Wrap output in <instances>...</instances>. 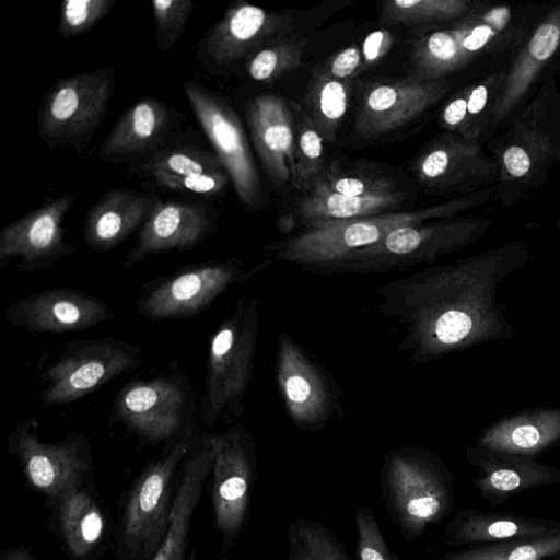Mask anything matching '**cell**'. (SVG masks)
<instances>
[{"label":"cell","instance_id":"1","mask_svg":"<svg viewBox=\"0 0 560 560\" xmlns=\"http://www.w3.org/2000/svg\"><path fill=\"white\" fill-rule=\"evenodd\" d=\"M530 258L514 240L456 261L430 265L381 283L373 311L394 323L398 350L427 364L482 343L512 339L516 328L498 300L499 287Z\"/></svg>","mask_w":560,"mask_h":560},{"label":"cell","instance_id":"2","mask_svg":"<svg viewBox=\"0 0 560 560\" xmlns=\"http://www.w3.org/2000/svg\"><path fill=\"white\" fill-rule=\"evenodd\" d=\"M546 3L479 1L464 18L427 30L411 46V77L444 80L478 61H509L514 48Z\"/></svg>","mask_w":560,"mask_h":560},{"label":"cell","instance_id":"3","mask_svg":"<svg viewBox=\"0 0 560 560\" xmlns=\"http://www.w3.org/2000/svg\"><path fill=\"white\" fill-rule=\"evenodd\" d=\"M552 71L485 144L498 167L494 198L512 207L540 189L560 161V89Z\"/></svg>","mask_w":560,"mask_h":560},{"label":"cell","instance_id":"4","mask_svg":"<svg viewBox=\"0 0 560 560\" xmlns=\"http://www.w3.org/2000/svg\"><path fill=\"white\" fill-rule=\"evenodd\" d=\"M495 194V186L451 198L442 203L415 210L390 211L357 219L306 226L265 246L280 261L293 264L310 273L329 275L339 262L381 242L396 229L431 220L460 215L483 206Z\"/></svg>","mask_w":560,"mask_h":560},{"label":"cell","instance_id":"5","mask_svg":"<svg viewBox=\"0 0 560 560\" xmlns=\"http://www.w3.org/2000/svg\"><path fill=\"white\" fill-rule=\"evenodd\" d=\"M259 332V299L241 295L230 316L212 334L199 400V423L210 430L218 422L231 425L245 411L253 380Z\"/></svg>","mask_w":560,"mask_h":560},{"label":"cell","instance_id":"6","mask_svg":"<svg viewBox=\"0 0 560 560\" xmlns=\"http://www.w3.org/2000/svg\"><path fill=\"white\" fill-rule=\"evenodd\" d=\"M380 492L401 535L408 541H416L430 526L452 513L455 478L431 450L405 446L384 457Z\"/></svg>","mask_w":560,"mask_h":560},{"label":"cell","instance_id":"7","mask_svg":"<svg viewBox=\"0 0 560 560\" xmlns=\"http://www.w3.org/2000/svg\"><path fill=\"white\" fill-rule=\"evenodd\" d=\"M198 434L164 447L125 494L114 529L116 560H151L156 552L170 525L182 465Z\"/></svg>","mask_w":560,"mask_h":560},{"label":"cell","instance_id":"8","mask_svg":"<svg viewBox=\"0 0 560 560\" xmlns=\"http://www.w3.org/2000/svg\"><path fill=\"white\" fill-rule=\"evenodd\" d=\"M110 419L141 442L165 447L200 432L196 392L179 368L125 384L115 397Z\"/></svg>","mask_w":560,"mask_h":560},{"label":"cell","instance_id":"9","mask_svg":"<svg viewBox=\"0 0 560 560\" xmlns=\"http://www.w3.org/2000/svg\"><path fill=\"white\" fill-rule=\"evenodd\" d=\"M492 226L480 215H455L394 230L373 246L355 252L329 275H372L407 271L435 262L479 238Z\"/></svg>","mask_w":560,"mask_h":560},{"label":"cell","instance_id":"10","mask_svg":"<svg viewBox=\"0 0 560 560\" xmlns=\"http://www.w3.org/2000/svg\"><path fill=\"white\" fill-rule=\"evenodd\" d=\"M115 69L110 66L57 81L45 94L37 130L49 149L81 152L97 130L113 96Z\"/></svg>","mask_w":560,"mask_h":560},{"label":"cell","instance_id":"11","mask_svg":"<svg viewBox=\"0 0 560 560\" xmlns=\"http://www.w3.org/2000/svg\"><path fill=\"white\" fill-rule=\"evenodd\" d=\"M38 421L19 422L7 436L8 451L19 460L27 486L50 504L65 493L93 482L94 465L84 432L72 430L58 442L42 441Z\"/></svg>","mask_w":560,"mask_h":560},{"label":"cell","instance_id":"12","mask_svg":"<svg viewBox=\"0 0 560 560\" xmlns=\"http://www.w3.org/2000/svg\"><path fill=\"white\" fill-rule=\"evenodd\" d=\"M142 362V349L118 338L67 341L42 373L39 400L45 407L73 402Z\"/></svg>","mask_w":560,"mask_h":560},{"label":"cell","instance_id":"13","mask_svg":"<svg viewBox=\"0 0 560 560\" xmlns=\"http://www.w3.org/2000/svg\"><path fill=\"white\" fill-rule=\"evenodd\" d=\"M275 380L292 423L318 433L331 420L345 418L343 392L330 371L289 332L277 339Z\"/></svg>","mask_w":560,"mask_h":560},{"label":"cell","instance_id":"14","mask_svg":"<svg viewBox=\"0 0 560 560\" xmlns=\"http://www.w3.org/2000/svg\"><path fill=\"white\" fill-rule=\"evenodd\" d=\"M256 471L255 441L244 423L237 421L224 432H215L211 503L222 555L232 550L246 524Z\"/></svg>","mask_w":560,"mask_h":560},{"label":"cell","instance_id":"15","mask_svg":"<svg viewBox=\"0 0 560 560\" xmlns=\"http://www.w3.org/2000/svg\"><path fill=\"white\" fill-rule=\"evenodd\" d=\"M184 92L238 201L248 211L257 210L262 198L261 179L237 114L221 95L198 81H187Z\"/></svg>","mask_w":560,"mask_h":560},{"label":"cell","instance_id":"16","mask_svg":"<svg viewBox=\"0 0 560 560\" xmlns=\"http://www.w3.org/2000/svg\"><path fill=\"white\" fill-rule=\"evenodd\" d=\"M559 66L560 1H556L548 2L511 54L487 141L508 125L548 74L559 70Z\"/></svg>","mask_w":560,"mask_h":560},{"label":"cell","instance_id":"17","mask_svg":"<svg viewBox=\"0 0 560 560\" xmlns=\"http://www.w3.org/2000/svg\"><path fill=\"white\" fill-rule=\"evenodd\" d=\"M266 264L261 265L265 266ZM245 270V260H207L185 266L145 285L137 312L150 319L186 318L212 304L229 287L259 270Z\"/></svg>","mask_w":560,"mask_h":560},{"label":"cell","instance_id":"18","mask_svg":"<svg viewBox=\"0 0 560 560\" xmlns=\"http://www.w3.org/2000/svg\"><path fill=\"white\" fill-rule=\"evenodd\" d=\"M420 188L435 196L460 197L498 182V167L482 143L441 131L428 142L411 165Z\"/></svg>","mask_w":560,"mask_h":560},{"label":"cell","instance_id":"19","mask_svg":"<svg viewBox=\"0 0 560 560\" xmlns=\"http://www.w3.org/2000/svg\"><path fill=\"white\" fill-rule=\"evenodd\" d=\"M75 199L52 198L0 230V269L19 259L18 270L34 273L73 255L63 221Z\"/></svg>","mask_w":560,"mask_h":560},{"label":"cell","instance_id":"20","mask_svg":"<svg viewBox=\"0 0 560 560\" xmlns=\"http://www.w3.org/2000/svg\"><path fill=\"white\" fill-rule=\"evenodd\" d=\"M444 80H378L362 93L353 124L354 133L371 140L407 127L435 106L448 92Z\"/></svg>","mask_w":560,"mask_h":560},{"label":"cell","instance_id":"21","mask_svg":"<svg viewBox=\"0 0 560 560\" xmlns=\"http://www.w3.org/2000/svg\"><path fill=\"white\" fill-rule=\"evenodd\" d=\"M180 113L153 96L136 101L116 121L98 150L110 164L139 163L182 142Z\"/></svg>","mask_w":560,"mask_h":560},{"label":"cell","instance_id":"22","mask_svg":"<svg viewBox=\"0 0 560 560\" xmlns=\"http://www.w3.org/2000/svg\"><path fill=\"white\" fill-rule=\"evenodd\" d=\"M287 14L272 13L240 1L214 23L198 43L197 56L212 74L226 73L240 61L253 56L265 42L291 27Z\"/></svg>","mask_w":560,"mask_h":560},{"label":"cell","instance_id":"23","mask_svg":"<svg viewBox=\"0 0 560 560\" xmlns=\"http://www.w3.org/2000/svg\"><path fill=\"white\" fill-rule=\"evenodd\" d=\"M12 326L32 332L63 334L86 330L115 317L102 299L72 288L32 293L4 308Z\"/></svg>","mask_w":560,"mask_h":560},{"label":"cell","instance_id":"24","mask_svg":"<svg viewBox=\"0 0 560 560\" xmlns=\"http://www.w3.org/2000/svg\"><path fill=\"white\" fill-rule=\"evenodd\" d=\"M218 214L202 203L159 200L152 214L138 231L135 245L122 266L128 268L145 258L168 250L195 249L217 226Z\"/></svg>","mask_w":560,"mask_h":560},{"label":"cell","instance_id":"25","mask_svg":"<svg viewBox=\"0 0 560 560\" xmlns=\"http://www.w3.org/2000/svg\"><path fill=\"white\" fill-rule=\"evenodd\" d=\"M215 455V432L201 431L187 454L178 476L170 525L151 560H195L188 551L189 529Z\"/></svg>","mask_w":560,"mask_h":560},{"label":"cell","instance_id":"26","mask_svg":"<svg viewBox=\"0 0 560 560\" xmlns=\"http://www.w3.org/2000/svg\"><path fill=\"white\" fill-rule=\"evenodd\" d=\"M246 119L254 149L264 172L276 186H295L294 125L289 101L262 94L246 106Z\"/></svg>","mask_w":560,"mask_h":560},{"label":"cell","instance_id":"27","mask_svg":"<svg viewBox=\"0 0 560 560\" xmlns=\"http://www.w3.org/2000/svg\"><path fill=\"white\" fill-rule=\"evenodd\" d=\"M466 459L477 470L472 480L477 492L491 508L503 504L520 492L560 483V468L533 457L475 444L466 448Z\"/></svg>","mask_w":560,"mask_h":560},{"label":"cell","instance_id":"28","mask_svg":"<svg viewBox=\"0 0 560 560\" xmlns=\"http://www.w3.org/2000/svg\"><path fill=\"white\" fill-rule=\"evenodd\" d=\"M48 505L52 528L69 558L93 560L105 550L113 527L93 482L65 493Z\"/></svg>","mask_w":560,"mask_h":560},{"label":"cell","instance_id":"29","mask_svg":"<svg viewBox=\"0 0 560 560\" xmlns=\"http://www.w3.org/2000/svg\"><path fill=\"white\" fill-rule=\"evenodd\" d=\"M160 198L155 194L114 188L90 208L83 224V241L96 253L119 246L152 214Z\"/></svg>","mask_w":560,"mask_h":560},{"label":"cell","instance_id":"30","mask_svg":"<svg viewBox=\"0 0 560 560\" xmlns=\"http://www.w3.org/2000/svg\"><path fill=\"white\" fill-rule=\"evenodd\" d=\"M560 533V521L467 508L458 511L443 533L448 547H474L502 540Z\"/></svg>","mask_w":560,"mask_h":560},{"label":"cell","instance_id":"31","mask_svg":"<svg viewBox=\"0 0 560 560\" xmlns=\"http://www.w3.org/2000/svg\"><path fill=\"white\" fill-rule=\"evenodd\" d=\"M560 443V407L528 408L506 415L479 434L476 445L535 458Z\"/></svg>","mask_w":560,"mask_h":560},{"label":"cell","instance_id":"32","mask_svg":"<svg viewBox=\"0 0 560 560\" xmlns=\"http://www.w3.org/2000/svg\"><path fill=\"white\" fill-rule=\"evenodd\" d=\"M406 201L407 194L401 189L378 196L347 197L315 183L312 188L302 194L290 214L282 219L280 225L284 232H291L296 226L299 228L296 231H299L324 222L397 211Z\"/></svg>","mask_w":560,"mask_h":560},{"label":"cell","instance_id":"33","mask_svg":"<svg viewBox=\"0 0 560 560\" xmlns=\"http://www.w3.org/2000/svg\"><path fill=\"white\" fill-rule=\"evenodd\" d=\"M504 81L505 69L502 68L464 85L443 104L439 115L441 131L486 143Z\"/></svg>","mask_w":560,"mask_h":560},{"label":"cell","instance_id":"34","mask_svg":"<svg viewBox=\"0 0 560 560\" xmlns=\"http://www.w3.org/2000/svg\"><path fill=\"white\" fill-rule=\"evenodd\" d=\"M350 98L348 81L334 79L322 69L311 79L302 107L324 141L334 142Z\"/></svg>","mask_w":560,"mask_h":560},{"label":"cell","instance_id":"35","mask_svg":"<svg viewBox=\"0 0 560 560\" xmlns=\"http://www.w3.org/2000/svg\"><path fill=\"white\" fill-rule=\"evenodd\" d=\"M128 171L147 179L158 175L186 177L225 172L215 153L182 142L128 166Z\"/></svg>","mask_w":560,"mask_h":560},{"label":"cell","instance_id":"36","mask_svg":"<svg viewBox=\"0 0 560 560\" xmlns=\"http://www.w3.org/2000/svg\"><path fill=\"white\" fill-rule=\"evenodd\" d=\"M475 0H387L382 2V19L407 26L436 28L470 13Z\"/></svg>","mask_w":560,"mask_h":560},{"label":"cell","instance_id":"37","mask_svg":"<svg viewBox=\"0 0 560 560\" xmlns=\"http://www.w3.org/2000/svg\"><path fill=\"white\" fill-rule=\"evenodd\" d=\"M436 560H560V533L460 548Z\"/></svg>","mask_w":560,"mask_h":560},{"label":"cell","instance_id":"38","mask_svg":"<svg viewBox=\"0 0 560 560\" xmlns=\"http://www.w3.org/2000/svg\"><path fill=\"white\" fill-rule=\"evenodd\" d=\"M294 125L295 188L305 192L319 179L324 168V139L301 104L289 101Z\"/></svg>","mask_w":560,"mask_h":560},{"label":"cell","instance_id":"39","mask_svg":"<svg viewBox=\"0 0 560 560\" xmlns=\"http://www.w3.org/2000/svg\"><path fill=\"white\" fill-rule=\"evenodd\" d=\"M287 538L288 560H351L336 534L314 520H294Z\"/></svg>","mask_w":560,"mask_h":560},{"label":"cell","instance_id":"40","mask_svg":"<svg viewBox=\"0 0 560 560\" xmlns=\"http://www.w3.org/2000/svg\"><path fill=\"white\" fill-rule=\"evenodd\" d=\"M307 45L302 37H285L259 49L247 61L250 78L258 82H270L302 65Z\"/></svg>","mask_w":560,"mask_h":560},{"label":"cell","instance_id":"41","mask_svg":"<svg viewBox=\"0 0 560 560\" xmlns=\"http://www.w3.org/2000/svg\"><path fill=\"white\" fill-rule=\"evenodd\" d=\"M328 190L347 197L378 196L400 190L388 176L370 172H338L334 167L325 170L316 182Z\"/></svg>","mask_w":560,"mask_h":560},{"label":"cell","instance_id":"42","mask_svg":"<svg viewBox=\"0 0 560 560\" xmlns=\"http://www.w3.org/2000/svg\"><path fill=\"white\" fill-rule=\"evenodd\" d=\"M156 31V45L164 52L184 36L194 11V0H155L151 3Z\"/></svg>","mask_w":560,"mask_h":560},{"label":"cell","instance_id":"43","mask_svg":"<svg viewBox=\"0 0 560 560\" xmlns=\"http://www.w3.org/2000/svg\"><path fill=\"white\" fill-rule=\"evenodd\" d=\"M115 0H66L60 4L57 25L63 38L79 36L103 20L112 10Z\"/></svg>","mask_w":560,"mask_h":560},{"label":"cell","instance_id":"44","mask_svg":"<svg viewBox=\"0 0 560 560\" xmlns=\"http://www.w3.org/2000/svg\"><path fill=\"white\" fill-rule=\"evenodd\" d=\"M358 560H395L369 505L354 512Z\"/></svg>","mask_w":560,"mask_h":560},{"label":"cell","instance_id":"45","mask_svg":"<svg viewBox=\"0 0 560 560\" xmlns=\"http://www.w3.org/2000/svg\"><path fill=\"white\" fill-rule=\"evenodd\" d=\"M149 182L160 189L208 197L220 196L231 183L226 172L186 177L158 175L149 178Z\"/></svg>","mask_w":560,"mask_h":560},{"label":"cell","instance_id":"46","mask_svg":"<svg viewBox=\"0 0 560 560\" xmlns=\"http://www.w3.org/2000/svg\"><path fill=\"white\" fill-rule=\"evenodd\" d=\"M363 66L361 49L352 45L335 55L322 70L329 77L349 81Z\"/></svg>","mask_w":560,"mask_h":560},{"label":"cell","instance_id":"47","mask_svg":"<svg viewBox=\"0 0 560 560\" xmlns=\"http://www.w3.org/2000/svg\"><path fill=\"white\" fill-rule=\"evenodd\" d=\"M393 45V36L386 30H376L366 35L361 52L363 65L372 66L384 57Z\"/></svg>","mask_w":560,"mask_h":560},{"label":"cell","instance_id":"48","mask_svg":"<svg viewBox=\"0 0 560 560\" xmlns=\"http://www.w3.org/2000/svg\"><path fill=\"white\" fill-rule=\"evenodd\" d=\"M0 560H35L31 550L25 546H16L3 551Z\"/></svg>","mask_w":560,"mask_h":560},{"label":"cell","instance_id":"49","mask_svg":"<svg viewBox=\"0 0 560 560\" xmlns=\"http://www.w3.org/2000/svg\"><path fill=\"white\" fill-rule=\"evenodd\" d=\"M557 226H558V229L560 230V215H559V218H558V220H557Z\"/></svg>","mask_w":560,"mask_h":560}]
</instances>
